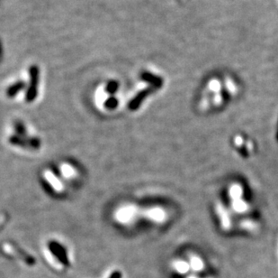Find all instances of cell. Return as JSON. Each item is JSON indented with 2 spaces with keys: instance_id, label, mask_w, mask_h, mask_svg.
<instances>
[{
  "instance_id": "1",
  "label": "cell",
  "mask_w": 278,
  "mask_h": 278,
  "mask_svg": "<svg viewBox=\"0 0 278 278\" xmlns=\"http://www.w3.org/2000/svg\"><path fill=\"white\" fill-rule=\"evenodd\" d=\"M50 253L53 255V257L59 261V263L64 267H69L70 266V261L68 259V254L65 249V247L61 245L57 241H50L48 244Z\"/></svg>"
},
{
  "instance_id": "2",
  "label": "cell",
  "mask_w": 278,
  "mask_h": 278,
  "mask_svg": "<svg viewBox=\"0 0 278 278\" xmlns=\"http://www.w3.org/2000/svg\"><path fill=\"white\" fill-rule=\"evenodd\" d=\"M30 81L31 84L26 93V101L32 102L36 99L37 96L38 82H39V69L37 66L33 65L30 68Z\"/></svg>"
},
{
  "instance_id": "3",
  "label": "cell",
  "mask_w": 278,
  "mask_h": 278,
  "mask_svg": "<svg viewBox=\"0 0 278 278\" xmlns=\"http://www.w3.org/2000/svg\"><path fill=\"white\" fill-rule=\"evenodd\" d=\"M153 88H147L141 91L140 93L137 94L136 96L131 99L128 105V108L131 111H136L137 109H139V107L142 104V101L145 99V98L148 96L149 93H152Z\"/></svg>"
},
{
  "instance_id": "4",
  "label": "cell",
  "mask_w": 278,
  "mask_h": 278,
  "mask_svg": "<svg viewBox=\"0 0 278 278\" xmlns=\"http://www.w3.org/2000/svg\"><path fill=\"white\" fill-rule=\"evenodd\" d=\"M230 208L235 213L245 214L249 210V205L242 197V198L230 200Z\"/></svg>"
},
{
  "instance_id": "5",
  "label": "cell",
  "mask_w": 278,
  "mask_h": 278,
  "mask_svg": "<svg viewBox=\"0 0 278 278\" xmlns=\"http://www.w3.org/2000/svg\"><path fill=\"white\" fill-rule=\"evenodd\" d=\"M141 78H142V80L149 83L153 88H161L162 86V84H163V80H162L161 77L156 76V75L152 74H149V73H147V72L142 73V75H141Z\"/></svg>"
},
{
  "instance_id": "6",
  "label": "cell",
  "mask_w": 278,
  "mask_h": 278,
  "mask_svg": "<svg viewBox=\"0 0 278 278\" xmlns=\"http://www.w3.org/2000/svg\"><path fill=\"white\" fill-rule=\"evenodd\" d=\"M189 266L190 268H192L194 271L196 272H199L202 271L204 269V263L203 259L197 256V255H191L189 257V260H188Z\"/></svg>"
},
{
  "instance_id": "7",
  "label": "cell",
  "mask_w": 278,
  "mask_h": 278,
  "mask_svg": "<svg viewBox=\"0 0 278 278\" xmlns=\"http://www.w3.org/2000/svg\"><path fill=\"white\" fill-rule=\"evenodd\" d=\"M174 269L180 275H185L190 270V266L188 261L185 260H177L174 262Z\"/></svg>"
},
{
  "instance_id": "8",
  "label": "cell",
  "mask_w": 278,
  "mask_h": 278,
  "mask_svg": "<svg viewBox=\"0 0 278 278\" xmlns=\"http://www.w3.org/2000/svg\"><path fill=\"white\" fill-rule=\"evenodd\" d=\"M9 142L19 147H30V138L26 139L24 136H12L9 138Z\"/></svg>"
},
{
  "instance_id": "9",
  "label": "cell",
  "mask_w": 278,
  "mask_h": 278,
  "mask_svg": "<svg viewBox=\"0 0 278 278\" xmlns=\"http://www.w3.org/2000/svg\"><path fill=\"white\" fill-rule=\"evenodd\" d=\"M25 88V83L23 81H18L17 83L13 84L12 86L9 87V89L7 90V96L12 98L14 96H16L17 93L22 91Z\"/></svg>"
},
{
  "instance_id": "10",
  "label": "cell",
  "mask_w": 278,
  "mask_h": 278,
  "mask_svg": "<svg viewBox=\"0 0 278 278\" xmlns=\"http://www.w3.org/2000/svg\"><path fill=\"white\" fill-rule=\"evenodd\" d=\"M106 92L110 94H114V93H116L117 92L118 89H119V83L116 80H110L107 85H106Z\"/></svg>"
},
{
  "instance_id": "11",
  "label": "cell",
  "mask_w": 278,
  "mask_h": 278,
  "mask_svg": "<svg viewBox=\"0 0 278 278\" xmlns=\"http://www.w3.org/2000/svg\"><path fill=\"white\" fill-rule=\"evenodd\" d=\"M118 106V99L114 97H110L109 99H106L105 102V107L108 110H114Z\"/></svg>"
},
{
  "instance_id": "12",
  "label": "cell",
  "mask_w": 278,
  "mask_h": 278,
  "mask_svg": "<svg viewBox=\"0 0 278 278\" xmlns=\"http://www.w3.org/2000/svg\"><path fill=\"white\" fill-rule=\"evenodd\" d=\"M16 130L18 133V136H25V129L24 125L22 123L16 124Z\"/></svg>"
},
{
  "instance_id": "13",
  "label": "cell",
  "mask_w": 278,
  "mask_h": 278,
  "mask_svg": "<svg viewBox=\"0 0 278 278\" xmlns=\"http://www.w3.org/2000/svg\"><path fill=\"white\" fill-rule=\"evenodd\" d=\"M188 278H199L198 277H189Z\"/></svg>"
}]
</instances>
